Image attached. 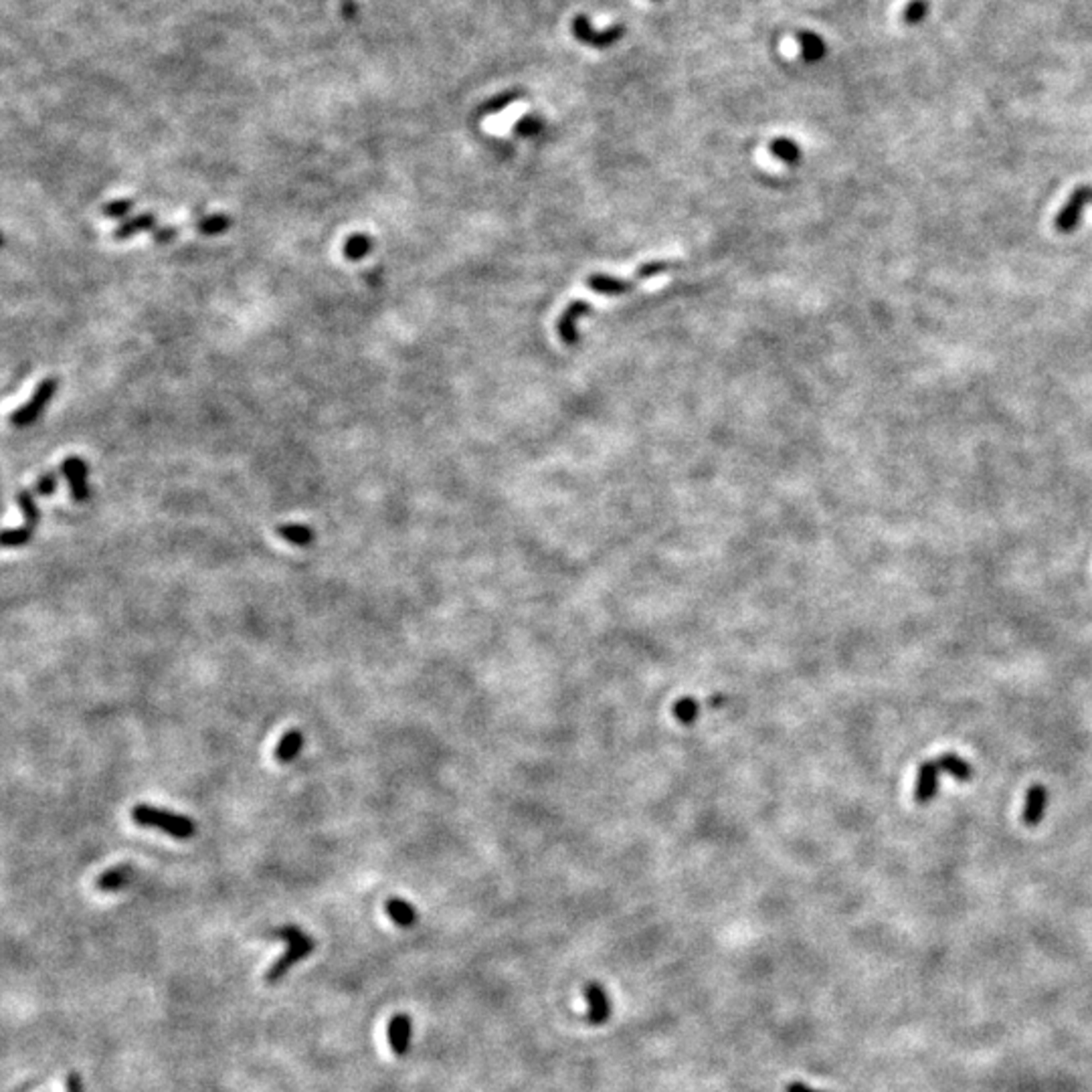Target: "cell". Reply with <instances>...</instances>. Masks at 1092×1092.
<instances>
[{"instance_id": "cell-14", "label": "cell", "mask_w": 1092, "mask_h": 1092, "mask_svg": "<svg viewBox=\"0 0 1092 1092\" xmlns=\"http://www.w3.org/2000/svg\"><path fill=\"white\" fill-rule=\"evenodd\" d=\"M130 876H132V868L128 864H122L112 868V870L103 872V874L98 878V882H95V886H98L102 893H116V890H122L123 886L130 882Z\"/></svg>"}, {"instance_id": "cell-6", "label": "cell", "mask_w": 1092, "mask_h": 1092, "mask_svg": "<svg viewBox=\"0 0 1092 1092\" xmlns=\"http://www.w3.org/2000/svg\"><path fill=\"white\" fill-rule=\"evenodd\" d=\"M1092 203V184H1080L1072 190L1064 207L1060 209L1054 219V229L1058 233H1072L1080 225V219L1084 209Z\"/></svg>"}, {"instance_id": "cell-25", "label": "cell", "mask_w": 1092, "mask_h": 1092, "mask_svg": "<svg viewBox=\"0 0 1092 1092\" xmlns=\"http://www.w3.org/2000/svg\"><path fill=\"white\" fill-rule=\"evenodd\" d=\"M57 490V474L55 471H47V474H41L39 478L35 481V490L33 492L39 496H53Z\"/></svg>"}, {"instance_id": "cell-10", "label": "cell", "mask_w": 1092, "mask_h": 1092, "mask_svg": "<svg viewBox=\"0 0 1092 1092\" xmlns=\"http://www.w3.org/2000/svg\"><path fill=\"white\" fill-rule=\"evenodd\" d=\"M389 1044L393 1048V1052L397 1056H405L409 1052V1044H411V1034H413V1022L409 1015H395L393 1019L389 1022Z\"/></svg>"}, {"instance_id": "cell-2", "label": "cell", "mask_w": 1092, "mask_h": 1092, "mask_svg": "<svg viewBox=\"0 0 1092 1092\" xmlns=\"http://www.w3.org/2000/svg\"><path fill=\"white\" fill-rule=\"evenodd\" d=\"M132 819L142 828H156L176 839H190L197 832L194 822L187 815L169 812V809L150 808V805H136L132 809Z\"/></svg>"}, {"instance_id": "cell-23", "label": "cell", "mask_w": 1092, "mask_h": 1092, "mask_svg": "<svg viewBox=\"0 0 1092 1092\" xmlns=\"http://www.w3.org/2000/svg\"><path fill=\"white\" fill-rule=\"evenodd\" d=\"M133 209V200L132 199H118V200H109V203L103 204V214L109 219H123L126 214H130Z\"/></svg>"}, {"instance_id": "cell-18", "label": "cell", "mask_w": 1092, "mask_h": 1092, "mask_svg": "<svg viewBox=\"0 0 1092 1092\" xmlns=\"http://www.w3.org/2000/svg\"><path fill=\"white\" fill-rule=\"evenodd\" d=\"M386 914L399 924V927H413L417 923V910L411 904L400 898H389L385 904Z\"/></svg>"}, {"instance_id": "cell-26", "label": "cell", "mask_w": 1092, "mask_h": 1092, "mask_svg": "<svg viewBox=\"0 0 1092 1092\" xmlns=\"http://www.w3.org/2000/svg\"><path fill=\"white\" fill-rule=\"evenodd\" d=\"M541 128H542V122L538 120V118L526 116V118H522V120L518 122L516 132L524 133V136H532V133H536L538 130H541Z\"/></svg>"}, {"instance_id": "cell-8", "label": "cell", "mask_w": 1092, "mask_h": 1092, "mask_svg": "<svg viewBox=\"0 0 1092 1092\" xmlns=\"http://www.w3.org/2000/svg\"><path fill=\"white\" fill-rule=\"evenodd\" d=\"M61 474L65 476L67 484H69L71 490V498L75 502H88L89 500V484H88V476H89V467L85 464L83 457L71 455L63 460L61 464Z\"/></svg>"}, {"instance_id": "cell-11", "label": "cell", "mask_w": 1092, "mask_h": 1092, "mask_svg": "<svg viewBox=\"0 0 1092 1092\" xmlns=\"http://www.w3.org/2000/svg\"><path fill=\"white\" fill-rule=\"evenodd\" d=\"M1046 805H1048L1046 787L1034 785L1026 795V803H1024V809H1022V822L1029 828L1038 826V823L1042 822L1044 812H1046Z\"/></svg>"}, {"instance_id": "cell-19", "label": "cell", "mask_w": 1092, "mask_h": 1092, "mask_svg": "<svg viewBox=\"0 0 1092 1092\" xmlns=\"http://www.w3.org/2000/svg\"><path fill=\"white\" fill-rule=\"evenodd\" d=\"M373 239L366 233H355L345 241V257L348 261H360L373 249Z\"/></svg>"}, {"instance_id": "cell-28", "label": "cell", "mask_w": 1092, "mask_h": 1092, "mask_svg": "<svg viewBox=\"0 0 1092 1092\" xmlns=\"http://www.w3.org/2000/svg\"><path fill=\"white\" fill-rule=\"evenodd\" d=\"M65 1090L67 1092H83V1080L78 1072H71L65 1080Z\"/></svg>"}, {"instance_id": "cell-16", "label": "cell", "mask_w": 1092, "mask_h": 1092, "mask_svg": "<svg viewBox=\"0 0 1092 1092\" xmlns=\"http://www.w3.org/2000/svg\"><path fill=\"white\" fill-rule=\"evenodd\" d=\"M304 747V734L302 731H288L281 737L279 745L275 747V759L279 762H292L295 757L299 755Z\"/></svg>"}, {"instance_id": "cell-20", "label": "cell", "mask_w": 1092, "mask_h": 1092, "mask_svg": "<svg viewBox=\"0 0 1092 1092\" xmlns=\"http://www.w3.org/2000/svg\"><path fill=\"white\" fill-rule=\"evenodd\" d=\"M231 223L233 221H231V217H229V214L217 213V214H209V217H203L194 227H197V231L200 233V235L211 237V235H219V233L227 231V229L231 227Z\"/></svg>"}, {"instance_id": "cell-22", "label": "cell", "mask_w": 1092, "mask_h": 1092, "mask_svg": "<svg viewBox=\"0 0 1092 1092\" xmlns=\"http://www.w3.org/2000/svg\"><path fill=\"white\" fill-rule=\"evenodd\" d=\"M771 152L777 156V159L785 160V162H798L799 160V148L795 142L787 140V138H777L775 142L771 144Z\"/></svg>"}, {"instance_id": "cell-24", "label": "cell", "mask_w": 1092, "mask_h": 1092, "mask_svg": "<svg viewBox=\"0 0 1092 1092\" xmlns=\"http://www.w3.org/2000/svg\"><path fill=\"white\" fill-rule=\"evenodd\" d=\"M518 98H522V93H520V92H506V93H500V95H496V98H494V99H490V102H488V103H484V112H486V113H494V112H500V109H504V108H508V106H510V103H512V102H516V99H518Z\"/></svg>"}, {"instance_id": "cell-4", "label": "cell", "mask_w": 1092, "mask_h": 1092, "mask_svg": "<svg viewBox=\"0 0 1092 1092\" xmlns=\"http://www.w3.org/2000/svg\"><path fill=\"white\" fill-rule=\"evenodd\" d=\"M17 504L21 506L23 514H25V524L23 528H14V531H4L3 532V545L13 548V546H25L28 541L35 534L37 526H39V506H37L35 500V492L33 490H18L17 494Z\"/></svg>"}, {"instance_id": "cell-1", "label": "cell", "mask_w": 1092, "mask_h": 1092, "mask_svg": "<svg viewBox=\"0 0 1092 1092\" xmlns=\"http://www.w3.org/2000/svg\"><path fill=\"white\" fill-rule=\"evenodd\" d=\"M271 937H278V939H284V941H288V951H285L278 961L271 963V967L265 973V981L269 985H274L284 979L285 973L292 969L295 963H299L302 959H306L308 955H312L314 947H316V941H314L312 937H308L302 928L292 927V924L275 928V931L271 933Z\"/></svg>"}, {"instance_id": "cell-9", "label": "cell", "mask_w": 1092, "mask_h": 1092, "mask_svg": "<svg viewBox=\"0 0 1092 1092\" xmlns=\"http://www.w3.org/2000/svg\"><path fill=\"white\" fill-rule=\"evenodd\" d=\"M943 771L939 769L937 761H927L918 767L917 781H914V801L918 805H928L939 793V779Z\"/></svg>"}, {"instance_id": "cell-7", "label": "cell", "mask_w": 1092, "mask_h": 1092, "mask_svg": "<svg viewBox=\"0 0 1092 1092\" xmlns=\"http://www.w3.org/2000/svg\"><path fill=\"white\" fill-rule=\"evenodd\" d=\"M626 25H613L605 31H595L593 25L586 17H576L573 21V35L576 37V41H581L583 45L595 47V49H607V47H613L615 43L621 41L626 37Z\"/></svg>"}, {"instance_id": "cell-27", "label": "cell", "mask_w": 1092, "mask_h": 1092, "mask_svg": "<svg viewBox=\"0 0 1092 1092\" xmlns=\"http://www.w3.org/2000/svg\"><path fill=\"white\" fill-rule=\"evenodd\" d=\"M179 233H180V229H176V227H162V229H156L154 235H152V237H154L156 243H170V241H174L176 237H179Z\"/></svg>"}, {"instance_id": "cell-3", "label": "cell", "mask_w": 1092, "mask_h": 1092, "mask_svg": "<svg viewBox=\"0 0 1092 1092\" xmlns=\"http://www.w3.org/2000/svg\"><path fill=\"white\" fill-rule=\"evenodd\" d=\"M670 269H678V264H664V261H657V264L643 265L633 279H615V278H609V275H591V278L586 279V285H589L593 292L603 295H623L632 292L633 288H637L642 279L646 278L650 279L653 275L666 274V271Z\"/></svg>"}, {"instance_id": "cell-15", "label": "cell", "mask_w": 1092, "mask_h": 1092, "mask_svg": "<svg viewBox=\"0 0 1092 1092\" xmlns=\"http://www.w3.org/2000/svg\"><path fill=\"white\" fill-rule=\"evenodd\" d=\"M154 223H156V214L154 213L136 214V217L126 219V221H123L122 225L118 227L116 231H113V237H116V239H120V241L130 239V237L136 235V233L150 231V229L154 227Z\"/></svg>"}, {"instance_id": "cell-29", "label": "cell", "mask_w": 1092, "mask_h": 1092, "mask_svg": "<svg viewBox=\"0 0 1092 1092\" xmlns=\"http://www.w3.org/2000/svg\"><path fill=\"white\" fill-rule=\"evenodd\" d=\"M787 1092H819V1090L809 1089V1086L801 1084V1082H791V1084L787 1086Z\"/></svg>"}, {"instance_id": "cell-5", "label": "cell", "mask_w": 1092, "mask_h": 1092, "mask_svg": "<svg viewBox=\"0 0 1092 1092\" xmlns=\"http://www.w3.org/2000/svg\"><path fill=\"white\" fill-rule=\"evenodd\" d=\"M57 386H59V383H57L55 376L43 379L39 383V386L35 389V393H33L31 400H28L27 405H23L21 409H17V411L11 415L13 425L14 427H27V425H31V423H35L37 419L41 417V413L45 411L47 405L51 403V399L55 397Z\"/></svg>"}, {"instance_id": "cell-13", "label": "cell", "mask_w": 1092, "mask_h": 1092, "mask_svg": "<svg viewBox=\"0 0 1092 1092\" xmlns=\"http://www.w3.org/2000/svg\"><path fill=\"white\" fill-rule=\"evenodd\" d=\"M934 761H937L939 769L943 772H949V775H953L955 779L969 781L973 777V767L963 759L961 755H957V752H943V755L937 757Z\"/></svg>"}, {"instance_id": "cell-12", "label": "cell", "mask_w": 1092, "mask_h": 1092, "mask_svg": "<svg viewBox=\"0 0 1092 1092\" xmlns=\"http://www.w3.org/2000/svg\"><path fill=\"white\" fill-rule=\"evenodd\" d=\"M585 998L589 1001V1022L603 1024L609 1018V1014H611V1005H609L607 994H605L603 987L597 984L586 985Z\"/></svg>"}, {"instance_id": "cell-21", "label": "cell", "mask_w": 1092, "mask_h": 1092, "mask_svg": "<svg viewBox=\"0 0 1092 1092\" xmlns=\"http://www.w3.org/2000/svg\"><path fill=\"white\" fill-rule=\"evenodd\" d=\"M798 39H799L801 51H803V57L808 61H819L823 57V53H826V45H823V41L819 39L818 35H813V33H799Z\"/></svg>"}, {"instance_id": "cell-17", "label": "cell", "mask_w": 1092, "mask_h": 1092, "mask_svg": "<svg viewBox=\"0 0 1092 1092\" xmlns=\"http://www.w3.org/2000/svg\"><path fill=\"white\" fill-rule=\"evenodd\" d=\"M275 532H278L284 541H288L289 545H295V546H309L314 542V538H316V534H314L312 528L306 526V524H279V526L275 528Z\"/></svg>"}]
</instances>
